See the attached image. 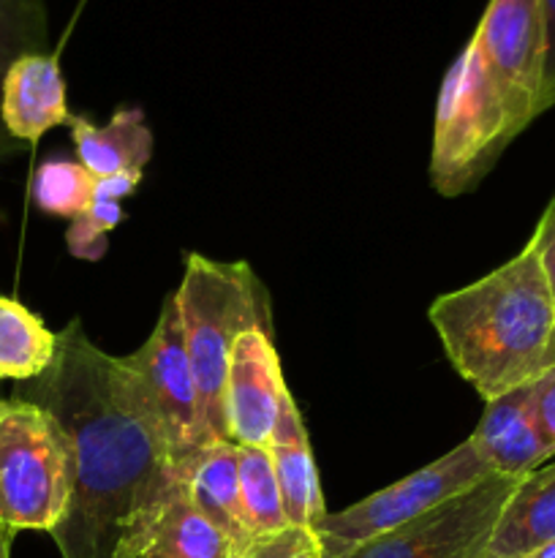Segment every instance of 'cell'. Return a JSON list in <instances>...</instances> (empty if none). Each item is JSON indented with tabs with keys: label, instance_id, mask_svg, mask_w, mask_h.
<instances>
[{
	"label": "cell",
	"instance_id": "obj_7",
	"mask_svg": "<svg viewBox=\"0 0 555 558\" xmlns=\"http://www.w3.org/2000/svg\"><path fill=\"white\" fill-rule=\"evenodd\" d=\"M120 360L177 461L188 469L190 458L212 445L215 436L210 434L201 414L199 385L185 349L174 292L163 300L161 314L147 341L134 354Z\"/></svg>",
	"mask_w": 555,
	"mask_h": 558
},
{
	"label": "cell",
	"instance_id": "obj_14",
	"mask_svg": "<svg viewBox=\"0 0 555 558\" xmlns=\"http://www.w3.org/2000/svg\"><path fill=\"white\" fill-rule=\"evenodd\" d=\"M270 458L275 466L278 485H281L288 523L294 529L316 532L321 518L330 510L324 507L319 469H316L308 430H305L303 414H299L292 392L283 401L281 417H278L275 434H272Z\"/></svg>",
	"mask_w": 555,
	"mask_h": 558
},
{
	"label": "cell",
	"instance_id": "obj_28",
	"mask_svg": "<svg viewBox=\"0 0 555 558\" xmlns=\"http://www.w3.org/2000/svg\"><path fill=\"white\" fill-rule=\"evenodd\" d=\"M11 543H14V534L0 529V558H11Z\"/></svg>",
	"mask_w": 555,
	"mask_h": 558
},
{
	"label": "cell",
	"instance_id": "obj_12",
	"mask_svg": "<svg viewBox=\"0 0 555 558\" xmlns=\"http://www.w3.org/2000/svg\"><path fill=\"white\" fill-rule=\"evenodd\" d=\"M65 80L58 58L49 52L25 54L3 76L0 125L11 140L38 142L47 131L69 125Z\"/></svg>",
	"mask_w": 555,
	"mask_h": 558
},
{
	"label": "cell",
	"instance_id": "obj_3",
	"mask_svg": "<svg viewBox=\"0 0 555 558\" xmlns=\"http://www.w3.org/2000/svg\"><path fill=\"white\" fill-rule=\"evenodd\" d=\"M185 349L199 385L201 414L215 439H226L223 387L234 341L248 330L272 332L270 300L248 262H218L185 256L177 292Z\"/></svg>",
	"mask_w": 555,
	"mask_h": 558
},
{
	"label": "cell",
	"instance_id": "obj_17",
	"mask_svg": "<svg viewBox=\"0 0 555 558\" xmlns=\"http://www.w3.org/2000/svg\"><path fill=\"white\" fill-rule=\"evenodd\" d=\"M245 548L180 490L158 518L145 558H239Z\"/></svg>",
	"mask_w": 555,
	"mask_h": 558
},
{
	"label": "cell",
	"instance_id": "obj_21",
	"mask_svg": "<svg viewBox=\"0 0 555 558\" xmlns=\"http://www.w3.org/2000/svg\"><path fill=\"white\" fill-rule=\"evenodd\" d=\"M47 0H0V87L16 60L47 52Z\"/></svg>",
	"mask_w": 555,
	"mask_h": 558
},
{
	"label": "cell",
	"instance_id": "obj_6",
	"mask_svg": "<svg viewBox=\"0 0 555 558\" xmlns=\"http://www.w3.org/2000/svg\"><path fill=\"white\" fill-rule=\"evenodd\" d=\"M488 477H495V474H490L471 441H460L446 456L435 458L408 477L365 496L357 505L341 512H326L313 532L319 539L321 556L346 554L368 539L406 526L455 496L471 490L473 485L484 483Z\"/></svg>",
	"mask_w": 555,
	"mask_h": 558
},
{
	"label": "cell",
	"instance_id": "obj_29",
	"mask_svg": "<svg viewBox=\"0 0 555 558\" xmlns=\"http://www.w3.org/2000/svg\"><path fill=\"white\" fill-rule=\"evenodd\" d=\"M533 558H555V548L544 550V554H539V556H533Z\"/></svg>",
	"mask_w": 555,
	"mask_h": 558
},
{
	"label": "cell",
	"instance_id": "obj_19",
	"mask_svg": "<svg viewBox=\"0 0 555 558\" xmlns=\"http://www.w3.org/2000/svg\"><path fill=\"white\" fill-rule=\"evenodd\" d=\"M239 499H243V521L250 539L272 537L292 529L275 466L270 450L264 447H239Z\"/></svg>",
	"mask_w": 555,
	"mask_h": 558
},
{
	"label": "cell",
	"instance_id": "obj_15",
	"mask_svg": "<svg viewBox=\"0 0 555 558\" xmlns=\"http://www.w3.org/2000/svg\"><path fill=\"white\" fill-rule=\"evenodd\" d=\"M69 129L79 163L92 178L141 172L152 158V131L136 107H120L103 125L71 114Z\"/></svg>",
	"mask_w": 555,
	"mask_h": 558
},
{
	"label": "cell",
	"instance_id": "obj_23",
	"mask_svg": "<svg viewBox=\"0 0 555 558\" xmlns=\"http://www.w3.org/2000/svg\"><path fill=\"white\" fill-rule=\"evenodd\" d=\"M239 558H321V548L313 532L292 526L272 537L254 539Z\"/></svg>",
	"mask_w": 555,
	"mask_h": 558
},
{
	"label": "cell",
	"instance_id": "obj_4",
	"mask_svg": "<svg viewBox=\"0 0 555 558\" xmlns=\"http://www.w3.org/2000/svg\"><path fill=\"white\" fill-rule=\"evenodd\" d=\"M515 120L471 41L452 60L435 104L430 183L446 199L466 194L517 140Z\"/></svg>",
	"mask_w": 555,
	"mask_h": 558
},
{
	"label": "cell",
	"instance_id": "obj_9",
	"mask_svg": "<svg viewBox=\"0 0 555 558\" xmlns=\"http://www.w3.org/2000/svg\"><path fill=\"white\" fill-rule=\"evenodd\" d=\"M520 477H488L428 515L321 558H484L495 521Z\"/></svg>",
	"mask_w": 555,
	"mask_h": 558
},
{
	"label": "cell",
	"instance_id": "obj_1",
	"mask_svg": "<svg viewBox=\"0 0 555 558\" xmlns=\"http://www.w3.org/2000/svg\"><path fill=\"white\" fill-rule=\"evenodd\" d=\"M16 398L47 409L69 439L71 494L52 539L63 558H145L152 529L185 490V466L147 412L123 360L74 319L58 354Z\"/></svg>",
	"mask_w": 555,
	"mask_h": 558
},
{
	"label": "cell",
	"instance_id": "obj_5",
	"mask_svg": "<svg viewBox=\"0 0 555 558\" xmlns=\"http://www.w3.org/2000/svg\"><path fill=\"white\" fill-rule=\"evenodd\" d=\"M71 494L69 439L25 398H0V529L52 532Z\"/></svg>",
	"mask_w": 555,
	"mask_h": 558
},
{
	"label": "cell",
	"instance_id": "obj_11",
	"mask_svg": "<svg viewBox=\"0 0 555 558\" xmlns=\"http://www.w3.org/2000/svg\"><path fill=\"white\" fill-rule=\"evenodd\" d=\"M468 441L495 477H526L555 458L533 414V385L484 403Z\"/></svg>",
	"mask_w": 555,
	"mask_h": 558
},
{
	"label": "cell",
	"instance_id": "obj_18",
	"mask_svg": "<svg viewBox=\"0 0 555 558\" xmlns=\"http://www.w3.org/2000/svg\"><path fill=\"white\" fill-rule=\"evenodd\" d=\"M58 354V332L14 298L0 294V381L38 379Z\"/></svg>",
	"mask_w": 555,
	"mask_h": 558
},
{
	"label": "cell",
	"instance_id": "obj_27",
	"mask_svg": "<svg viewBox=\"0 0 555 558\" xmlns=\"http://www.w3.org/2000/svg\"><path fill=\"white\" fill-rule=\"evenodd\" d=\"M139 183H141V172H120V174H109V178H96V183H92V199L120 202L123 196L134 194Z\"/></svg>",
	"mask_w": 555,
	"mask_h": 558
},
{
	"label": "cell",
	"instance_id": "obj_25",
	"mask_svg": "<svg viewBox=\"0 0 555 558\" xmlns=\"http://www.w3.org/2000/svg\"><path fill=\"white\" fill-rule=\"evenodd\" d=\"M533 414H536L542 439L555 452V371L533 381Z\"/></svg>",
	"mask_w": 555,
	"mask_h": 558
},
{
	"label": "cell",
	"instance_id": "obj_24",
	"mask_svg": "<svg viewBox=\"0 0 555 558\" xmlns=\"http://www.w3.org/2000/svg\"><path fill=\"white\" fill-rule=\"evenodd\" d=\"M528 248L536 254L539 265H542L555 298V196L550 199V205L544 207L542 218H539L536 229H533L531 240H528Z\"/></svg>",
	"mask_w": 555,
	"mask_h": 558
},
{
	"label": "cell",
	"instance_id": "obj_13",
	"mask_svg": "<svg viewBox=\"0 0 555 558\" xmlns=\"http://www.w3.org/2000/svg\"><path fill=\"white\" fill-rule=\"evenodd\" d=\"M555 548V458L517 480L484 558H533Z\"/></svg>",
	"mask_w": 555,
	"mask_h": 558
},
{
	"label": "cell",
	"instance_id": "obj_8",
	"mask_svg": "<svg viewBox=\"0 0 555 558\" xmlns=\"http://www.w3.org/2000/svg\"><path fill=\"white\" fill-rule=\"evenodd\" d=\"M471 47L522 134L542 114L547 60L542 0H490Z\"/></svg>",
	"mask_w": 555,
	"mask_h": 558
},
{
	"label": "cell",
	"instance_id": "obj_22",
	"mask_svg": "<svg viewBox=\"0 0 555 558\" xmlns=\"http://www.w3.org/2000/svg\"><path fill=\"white\" fill-rule=\"evenodd\" d=\"M120 218H123L120 202L92 199L90 207L79 218H74L69 232H65L71 254L87 262L101 259L107 254V234L118 227Z\"/></svg>",
	"mask_w": 555,
	"mask_h": 558
},
{
	"label": "cell",
	"instance_id": "obj_2",
	"mask_svg": "<svg viewBox=\"0 0 555 558\" xmlns=\"http://www.w3.org/2000/svg\"><path fill=\"white\" fill-rule=\"evenodd\" d=\"M428 319L452 368L484 403L555 371V298L528 245L479 281L435 298Z\"/></svg>",
	"mask_w": 555,
	"mask_h": 558
},
{
	"label": "cell",
	"instance_id": "obj_20",
	"mask_svg": "<svg viewBox=\"0 0 555 558\" xmlns=\"http://www.w3.org/2000/svg\"><path fill=\"white\" fill-rule=\"evenodd\" d=\"M92 178L79 161L71 158H49L36 169L30 183L33 205L47 216L79 218L92 202Z\"/></svg>",
	"mask_w": 555,
	"mask_h": 558
},
{
	"label": "cell",
	"instance_id": "obj_26",
	"mask_svg": "<svg viewBox=\"0 0 555 558\" xmlns=\"http://www.w3.org/2000/svg\"><path fill=\"white\" fill-rule=\"evenodd\" d=\"M544 33H547V60H544L542 112L555 107V0H542Z\"/></svg>",
	"mask_w": 555,
	"mask_h": 558
},
{
	"label": "cell",
	"instance_id": "obj_10",
	"mask_svg": "<svg viewBox=\"0 0 555 558\" xmlns=\"http://www.w3.org/2000/svg\"><path fill=\"white\" fill-rule=\"evenodd\" d=\"M272 332L248 330L234 341L223 387L226 439L239 447L270 450L283 401L288 396Z\"/></svg>",
	"mask_w": 555,
	"mask_h": 558
},
{
	"label": "cell",
	"instance_id": "obj_16",
	"mask_svg": "<svg viewBox=\"0 0 555 558\" xmlns=\"http://www.w3.org/2000/svg\"><path fill=\"white\" fill-rule=\"evenodd\" d=\"M188 499L239 545H250L239 499V447L229 439H215L190 458L185 469Z\"/></svg>",
	"mask_w": 555,
	"mask_h": 558
}]
</instances>
